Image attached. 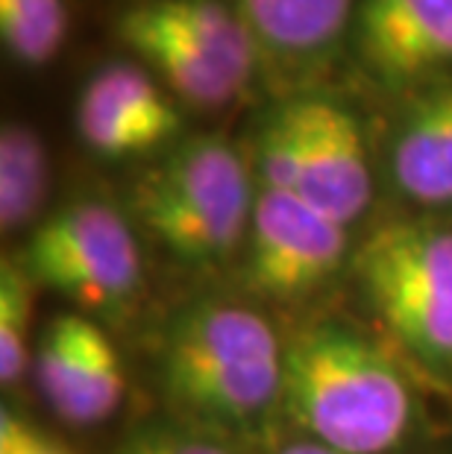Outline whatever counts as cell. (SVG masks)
I'll return each instance as SVG.
<instances>
[{
    "instance_id": "2e32d148",
    "label": "cell",
    "mask_w": 452,
    "mask_h": 454,
    "mask_svg": "<svg viewBox=\"0 0 452 454\" xmlns=\"http://www.w3.org/2000/svg\"><path fill=\"white\" fill-rule=\"evenodd\" d=\"M68 38L65 0H0V42L15 62L42 67Z\"/></svg>"
},
{
    "instance_id": "7c38bea8",
    "label": "cell",
    "mask_w": 452,
    "mask_h": 454,
    "mask_svg": "<svg viewBox=\"0 0 452 454\" xmlns=\"http://www.w3.org/2000/svg\"><path fill=\"white\" fill-rule=\"evenodd\" d=\"M115 33L153 76H159L179 100L197 109H224L244 91V85L211 62L194 42L162 21L150 4L127 9L115 24Z\"/></svg>"
},
{
    "instance_id": "e0dca14e",
    "label": "cell",
    "mask_w": 452,
    "mask_h": 454,
    "mask_svg": "<svg viewBox=\"0 0 452 454\" xmlns=\"http://www.w3.org/2000/svg\"><path fill=\"white\" fill-rule=\"evenodd\" d=\"M33 291L36 278L24 258H4L0 267V381L18 387L30 366L33 334Z\"/></svg>"
},
{
    "instance_id": "8fae6325",
    "label": "cell",
    "mask_w": 452,
    "mask_h": 454,
    "mask_svg": "<svg viewBox=\"0 0 452 454\" xmlns=\"http://www.w3.org/2000/svg\"><path fill=\"white\" fill-rule=\"evenodd\" d=\"M359 0H235L253 33L262 62L279 74L317 71L350 35Z\"/></svg>"
},
{
    "instance_id": "52a82bcc",
    "label": "cell",
    "mask_w": 452,
    "mask_h": 454,
    "mask_svg": "<svg viewBox=\"0 0 452 454\" xmlns=\"http://www.w3.org/2000/svg\"><path fill=\"white\" fill-rule=\"evenodd\" d=\"M350 47L388 91H417L452 76V0H359Z\"/></svg>"
},
{
    "instance_id": "44dd1931",
    "label": "cell",
    "mask_w": 452,
    "mask_h": 454,
    "mask_svg": "<svg viewBox=\"0 0 452 454\" xmlns=\"http://www.w3.org/2000/svg\"><path fill=\"white\" fill-rule=\"evenodd\" d=\"M274 454H344V451H335L329 446H323V442L300 437V440H291V442H285V446H279Z\"/></svg>"
},
{
    "instance_id": "ffe728a7",
    "label": "cell",
    "mask_w": 452,
    "mask_h": 454,
    "mask_svg": "<svg viewBox=\"0 0 452 454\" xmlns=\"http://www.w3.org/2000/svg\"><path fill=\"white\" fill-rule=\"evenodd\" d=\"M0 454H68L42 434H36L30 425L21 422L12 413H4L0 419Z\"/></svg>"
},
{
    "instance_id": "6da1fadb",
    "label": "cell",
    "mask_w": 452,
    "mask_h": 454,
    "mask_svg": "<svg viewBox=\"0 0 452 454\" xmlns=\"http://www.w3.org/2000/svg\"><path fill=\"white\" fill-rule=\"evenodd\" d=\"M282 411L305 437L335 451L388 454L411 434L417 402L385 346L321 323L285 346Z\"/></svg>"
},
{
    "instance_id": "30bf717a",
    "label": "cell",
    "mask_w": 452,
    "mask_h": 454,
    "mask_svg": "<svg viewBox=\"0 0 452 454\" xmlns=\"http://www.w3.org/2000/svg\"><path fill=\"white\" fill-rule=\"evenodd\" d=\"M391 179L415 206H452V76L411 91L391 135Z\"/></svg>"
},
{
    "instance_id": "5bb4252c",
    "label": "cell",
    "mask_w": 452,
    "mask_h": 454,
    "mask_svg": "<svg viewBox=\"0 0 452 454\" xmlns=\"http://www.w3.org/2000/svg\"><path fill=\"white\" fill-rule=\"evenodd\" d=\"M47 147L27 123L9 121L0 129V226L18 231L33 223L47 197Z\"/></svg>"
},
{
    "instance_id": "4fadbf2b",
    "label": "cell",
    "mask_w": 452,
    "mask_h": 454,
    "mask_svg": "<svg viewBox=\"0 0 452 454\" xmlns=\"http://www.w3.org/2000/svg\"><path fill=\"white\" fill-rule=\"evenodd\" d=\"M168 27L194 42L238 85H250L262 53L235 4L224 0H147Z\"/></svg>"
},
{
    "instance_id": "ba28073f",
    "label": "cell",
    "mask_w": 452,
    "mask_h": 454,
    "mask_svg": "<svg viewBox=\"0 0 452 454\" xmlns=\"http://www.w3.org/2000/svg\"><path fill=\"white\" fill-rule=\"evenodd\" d=\"M300 127V194L335 223L353 226L373 200V170L361 121L323 94H294Z\"/></svg>"
},
{
    "instance_id": "5b68a950",
    "label": "cell",
    "mask_w": 452,
    "mask_h": 454,
    "mask_svg": "<svg viewBox=\"0 0 452 454\" xmlns=\"http://www.w3.org/2000/svg\"><path fill=\"white\" fill-rule=\"evenodd\" d=\"M24 264L36 285L100 314L127 311L141 294V249L109 202L76 200L36 226Z\"/></svg>"
},
{
    "instance_id": "8992f818",
    "label": "cell",
    "mask_w": 452,
    "mask_h": 454,
    "mask_svg": "<svg viewBox=\"0 0 452 454\" xmlns=\"http://www.w3.org/2000/svg\"><path fill=\"white\" fill-rule=\"evenodd\" d=\"M350 249V229L312 202L285 191L256 188L247 229V278L258 294L282 299L309 296L338 273Z\"/></svg>"
},
{
    "instance_id": "9a60e30c",
    "label": "cell",
    "mask_w": 452,
    "mask_h": 454,
    "mask_svg": "<svg viewBox=\"0 0 452 454\" xmlns=\"http://www.w3.org/2000/svg\"><path fill=\"white\" fill-rule=\"evenodd\" d=\"M76 132L85 147L103 159L139 156V153H150L170 141V135L159 127L130 114L118 103L106 100L89 85L76 100Z\"/></svg>"
},
{
    "instance_id": "3957f363",
    "label": "cell",
    "mask_w": 452,
    "mask_h": 454,
    "mask_svg": "<svg viewBox=\"0 0 452 454\" xmlns=\"http://www.w3.org/2000/svg\"><path fill=\"white\" fill-rule=\"evenodd\" d=\"M136 220L177 261L220 264L244 240L256 191L224 135H191L139 173L130 191Z\"/></svg>"
},
{
    "instance_id": "7a4b0ae2",
    "label": "cell",
    "mask_w": 452,
    "mask_h": 454,
    "mask_svg": "<svg viewBox=\"0 0 452 454\" xmlns=\"http://www.w3.org/2000/svg\"><path fill=\"white\" fill-rule=\"evenodd\" d=\"M285 346L247 305L203 299L170 320L159 352L168 402L220 434H258L282 408Z\"/></svg>"
},
{
    "instance_id": "277c9868",
    "label": "cell",
    "mask_w": 452,
    "mask_h": 454,
    "mask_svg": "<svg viewBox=\"0 0 452 454\" xmlns=\"http://www.w3.org/2000/svg\"><path fill=\"white\" fill-rule=\"evenodd\" d=\"M355 287L408 357L452 379V226L388 220L353 253Z\"/></svg>"
},
{
    "instance_id": "9c48e42d",
    "label": "cell",
    "mask_w": 452,
    "mask_h": 454,
    "mask_svg": "<svg viewBox=\"0 0 452 454\" xmlns=\"http://www.w3.org/2000/svg\"><path fill=\"white\" fill-rule=\"evenodd\" d=\"M36 384L44 402L74 425L109 419L123 395L121 357L103 328L85 317H56L36 352Z\"/></svg>"
},
{
    "instance_id": "ac0fdd59",
    "label": "cell",
    "mask_w": 452,
    "mask_h": 454,
    "mask_svg": "<svg viewBox=\"0 0 452 454\" xmlns=\"http://www.w3.org/2000/svg\"><path fill=\"white\" fill-rule=\"evenodd\" d=\"M253 170L258 188L300 194V127L291 98L262 121L253 150Z\"/></svg>"
},
{
    "instance_id": "d6986e66",
    "label": "cell",
    "mask_w": 452,
    "mask_h": 454,
    "mask_svg": "<svg viewBox=\"0 0 452 454\" xmlns=\"http://www.w3.org/2000/svg\"><path fill=\"white\" fill-rule=\"evenodd\" d=\"M118 454H233V451L220 446L218 440L203 437V434L144 431L130 442H123Z\"/></svg>"
}]
</instances>
